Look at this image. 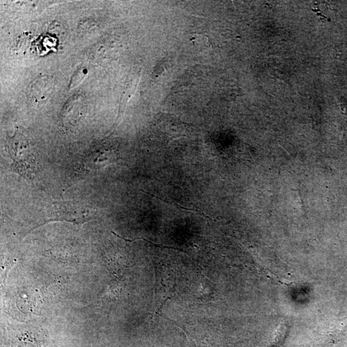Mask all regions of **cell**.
I'll return each instance as SVG.
<instances>
[{
	"label": "cell",
	"mask_w": 347,
	"mask_h": 347,
	"mask_svg": "<svg viewBox=\"0 0 347 347\" xmlns=\"http://www.w3.org/2000/svg\"><path fill=\"white\" fill-rule=\"evenodd\" d=\"M8 153L12 160V172H16L28 181L35 178L36 162L30 150L28 139L18 131L7 141Z\"/></svg>",
	"instance_id": "cell-1"
},
{
	"label": "cell",
	"mask_w": 347,
	"mask_h": 347,
	"mask_svg": "<svg viewBox=\"0 0 347 347\" xmlns=\"http://www.w3.org/2000/svg\"><path fill=\"white\" fill-rule=\"evenodd\" d=\"M97 210L91 205L77 201H54L47 211L46 219L42 225L50 222L65 221L83 225L95 219Z\"/></svg>",
	"instance_id": "cell-2"
},
{
	"label": "cell",
	"mask_w": 347,
	"mask_h": 347,
	"mask_svg": "<svg viewBox=\"0 0 347 347\" xmlns=\"http://www.w3.org/2000/svg\"><path fill=\"white\" fill-rule=\"evenodd\" d=\"M52 84L53 81L50 77H42L36 79L30 88L33 98L38 100H44L50 94Z\"/></svg>",
	"instance_id": "cell-3"
},
{
	"label": "cell",
	"mask_w": 347,
	"mask_h": 347,
	"mask_svg": "<svg viewBox=\"0 0 347 347\" xmlns=\"http://www.w3.org/2000/svg\"><path fill=\"white\" fill-rule=\"evenodd\" d=\"M87 73V70L86 69H81L79 70L76 71V73L74 74L72 79H71V83L69 85H70V88H72L77 86L83 80L84 78L85 77V75Z\"/></svg>",
	"instance_id": "cell-4"
},
{
	"label": "cell",
	"mask_w": 347,
	"mask_h": 347,
	"mask_svg": "<svg viewBox=\"0 0 347 347\" xmlns=\"http://www.w3.org/2000/svg\"><path fill=\"white\" fill-rule=\"evenodd\" d=\"M201 36H199L198 38H193L194 39V44L196 45V46L199 47H205V45L208 44V42L205 41L204 38H201Z\"/></svg>",
	"instance_id": "cell-5"
}]
</instances>
